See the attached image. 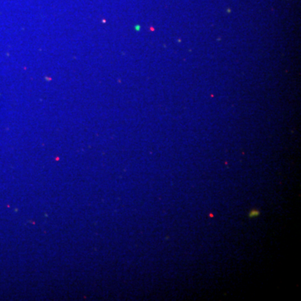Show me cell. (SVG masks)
Segmentation results:
<instances>
[{
	"label": "cell",
	"instance_id": "1",
	"mask_svg": "<svg viewBox=\"0 0 301 301\" xmlns=\"http://www.w3.org/2000/svg\"><path fill=\"white\" fill-rule=\"evenodd\" d=\"M259 212H258L257 210H253V211H251L250 213H249V216H250L251 218H255L256 216L259 215Z\"/></svg>",
	"mask_w": 301,
	"mask_h": 301
}]
</instances>
